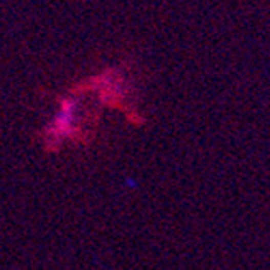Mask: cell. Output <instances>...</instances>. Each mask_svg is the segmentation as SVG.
Here are the masks:
<instances>
[{
  "instance_id": "1",
  "label": "cell",
  "mask_w": 270,
  "mask_h": 270,
  "mask_svg": "<svg viewBox=\"0 0 270 270\" xmlns=\"http://www.w3.org/2000/svg\"><path fill=\"white\" fill-rule=\"evenodd\" d=\"M74 119H76V102L74 99H66V102L61 106L55 122L51 124L50 135L53 138L69 135L74 126Z\"/></svg>"
}]
</instances>
